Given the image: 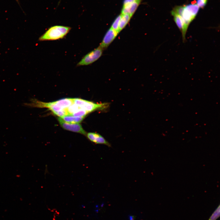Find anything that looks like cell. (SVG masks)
Masks as SVG:
<instances>
[{"label":"cell","mask_w":220,"mask_h":220,"mask_svg":"<svg viewBox=\"0 0 220 220\" xmlns=\"http://www.w3.org/2000/svg\"><path fill=\"white\" fill-rule=\"evenodd\" d=\"M121 16V14H120L116 17L112 23L111 27V28L118 33H119V25Z\"/></svg>","instance_id":"obj_13"},{"label":"cell","mask_w":220,"mask_h":220,"mask_svg":"<svg viewBox=\"0 0 220 220\" xmlns=\"http://www.w3.org/2000/svg\"><path fill=\"white\" fill-rule=\"evenodd\" d=\"M173 16L175 23L182 33L183 40L184 42L185 40V35L188 28L185 25L183 18L181 16L178 15H174Z\"/></svg>","instance_id":"obj_7"},{"label":"cell","mask_w":220,"mask_h":220,"mask_svg":"<svg viewBox=\"0 0 220 220\" xmlns=\"http://www.w3.org/2000/svg\"><path fill=\"white\" fill-rule=\"evenodd\" d=\"M185 8L193 16L196 17L199 9L197 4H189L185 6Z\"/></svg>","instance_id":"obj_12"},{"label":"cell","mask_w":220,"mask_h":220,"mask_svg":"<svg viewBox=\"0 0 220 220\" xmlns=\"http://www.w3.org/2000/svg\"><path fill=\"white\" fill-rule=\"evenodd\" d=\"M73 103L88 113L96 110H105L109 107L110 103L107 102L97 103L80 98H73Z\"/></svg>","instance_id":"obj_2"},{"label":"cell","mask_w":220,"mask_h":220,"mask_svg":"<svg viewBox=\"0 0 220 220\" xmlns=\"http://www.w3.org/2000/svg\"><path fill=\"white\" fill-rule=\"evenodd\" d=\"M220 205L214 212L208 220H216L220 216Z\"/></svg>","instance_id":"obj_17"},{"label":"cell","mask_w":220,"mask_h":220,"mask_svg":"<svg viewBox=\"0 0 220 220\" xmlns=\"http://www.w3.org/2000/svg\"><path fill=\"white\" fill-rule=\"evenodd\" d=\"M16 0L17 1H18V0Z\"/></svg>","instance_id":"obj_20"},{"label":"cell","mask_w":220,"mask_h":220,"mask_svg":"<svg viewBox=\"0 0 220 220\" xmlns=\"http://www.w3.org/2000/svg\"><path fill=\"white\" fill-rule=\"evenodd\" d=\"M68 26L54 25L49 28L39 38L40 41L55 40L62 39L71 30Z\"/></svg>","instance_id":"obj_1"},{"label":"cell","mask_w":220,"mask_h":220,"mask_svg":"<svg viewBox=\"0 0 220 220\" xmlns=\"http://www.w3.org/2000/svg\"><path fill=\"white\" fill-rule=\"evenodd\" d=\"M185 6H177L174 7L171 11L172 15H178L182 16Z\"/></svg>","instance_id":"obj_14"},{"label":"cell","mask_w":220,"mask_h":220,"mask_svg":"<svg viewBox=\"0 0 220 220\" xmlns=\"http://www.w3.org/2000/svg\"><path fill=\"white\" fill-rule=\"evenodd\" d=\"M103 49L99 46L85 55L77 63V66L87 65L97 60L102 55Z\"/></svg>","instance_id":"obj_3"},{"label":"cell","mask_w":220,"mask_h":220,"mask_svg":"<svg viewBox=\"0 0 220 220\" xmlns=\"http://www.w3.org/2000/svg\"><path fill=\"white\" fill-rule=\"evenodd\" d=\"M57 119L60 125L64 129L86 135L87 133L80 124L66 122L60 117H58Z\"/></svg>","instance_id":"obj_4"},{"label":"cell","mask_w":220,"mask_h":220,"mask_svg":"<svg viewBox=\"0 0 220 220\" xmlns=\"http://www.w3.org/2000/svg\"><path fill=\"white\" fill-rule=\"evenodd\" d=\"M135 0H124L123 6L127 5L132 3Z\"/></svg>","instance_id":"obj_19"},{"label":"cell","mask_w":220,"mask_h":220,"mask_svg":"<svg viewBox=\"0 0 220 220\" xmlns=\"http://www.w3.org/2000/svg\"><path fill=\"white\" fill-rule=\"evenodd\" d=\"M142 0H135L127 5L123 6L121 14L128 13L132 16L134 14Z\"/></svg>","instance_id":"obj_8"},{"label":"cell","mask_w":220,"mask_h":220,"mask_svg":"<svg viewBox=\"0 0 220 220\" xmlns=\"http://www.w3.org/2000/svg\"><path fill=\"white\" fill-rule=\"evenodd\" d=\"M84 117L75 116L70 115H67L61 117L65 122L71 123H79L83 119Z\"/></svg>","instance_id":"obj_11"},{"label":"cell","mask_w":220,"mask_h":220,"mask_svg":"<svg viewBox=\"0 0 220 220\" xmlns=\"http://www.w3.org/2000/svg\"><path fill=\"white\" fill-rule=\"evenodd\" d=\"M207 0H196L197 5L202 8H204L206 5Z\"/></svg>","instance_id":"obj_18"},{"label":"cell","mask_w":220,"mask_h":220,"mask_svg":"<svg viewBox=\"0 0 220 220\" xmlns=\"http://www.w3.org/2000/svg\"><path fill=\"white\" fill-rule=\"evenodd\" d=\"M121 14V16L119 25V32L125 27L132 17L128 13Z\"/></svg>","instance_id":"obj_10"},{"label":"cell","mask_w":220,"mask_h":220,"mask_svg":"<svg viewBox=\"0 0 220 220\" xmlns=\"http://www.w3.org/2000/svg\"><path fill=\"white\" fill-rule=\"evenodd\" d=\"M89 113L85 110L80 108L71 115L75 116L84 117Z\"/></svg>","instance_id":"obj_15"},{"label":"cell","mask_w":220,"mask_h":220,"mask_svg":"<svg viewBox=\"0 0 220 220\" xmlns=\"http://www.w3.org/2000/svg\"><path fill=\"white\" fill-rule=\"evenodd\" d=\"M118 33L110 28L105 34L99 46L103 50L107 48L115 39Z\"/></svg>","instance_id":"obj_5"},{"label":"cell","mask_w":220,"mask_h":220,"mask_svg":"<svg viewBox=\"0 0 220 220\" xmlns=\"http://www.w3.org/2000/svg\"><path fill=\"white\" fill-rule=\"evenodd\" d=\"M55 104L63 109H67L73 103V98H66L54 101Z\"/></svg>","instance_id":"obj_9"},{"label":"cell","mask_w":220,"mask_h":220,"mask_svg":"<svg viewBox=\"0 0 220 220\" xmlns=\"http://www.w3.org/2000/svg\"><path fill=\"white\" fill-rule=\"evenodd\" d=\"M80 108L76 104L73 103L67 109L68 115H71L72 114Z\"/></svg>","instance_id":"obj_16"},{"label":"cell","mask_w":220,"mask_h":220,"mask_svg":"<svg viewBox=\"0 0 220 220\" xmlns=\"http://www.w3.org/2000/svg\"><path fill=\"white\" fill-rule=\"evenodd\" d=\"M88 138L96 144H102L111 147V144L100 134L95 132H89L86 134Z\"/></svg>","instance_id":"obj_6"}]
</instances>
